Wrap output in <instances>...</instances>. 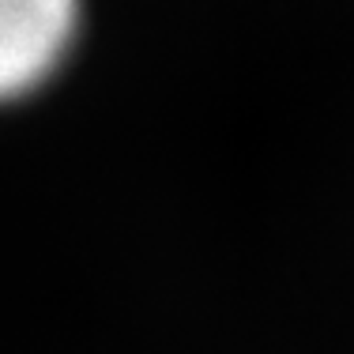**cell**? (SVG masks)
<instances>
[{
    "label": "cell",
    "mask_w": 354,
    "mask_h": 354,
    "mask_svg": "<svg viewBox=\"0 0 354 354\" xmlns=\"http://www.w3.org/2000/svg\"><path fill=\"white\" fill-rule=\"evenodd\" d=\"M80 0H0V102L46 83L75 35Z\"/></svg>",
    "instance_id": "cell-1"
}]
</instances>
